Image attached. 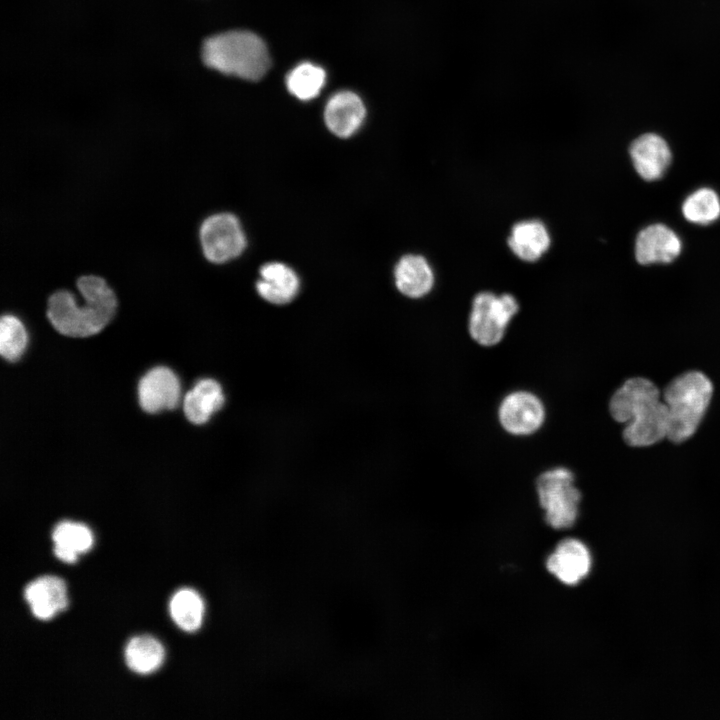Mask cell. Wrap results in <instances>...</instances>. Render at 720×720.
Returning <instances> with one entry per match:
<instances>
[{"label":"cell","instance_id":"cell-1","mask_svg":"<svg viewBox=\"0 0 720 720\" xmlns=\"http://www.w3.org/2000/svg\"><path fill=\"white\" fill-rule=\"evenodd\" d=\"M76 286L84 299L78 306L74 295L57 290L47 302V318L62 335L87 337L100 332L113 318L117 299L107 282L96 275H83Z\"/></svg>","mask_w":720,"mask_h":720},{"label":"cell","instance_id":"cell-2","mask_svg":"<svg viewBox=\"0 0 720 720\" xmlns=\"http://www.w3.org/2000/svg\"><path fill=\"white\" fill-rule=\"evenodd\" d=\"M715 385L700 369L685 370L662 387L669 418L667 440L681 444L700 429L713 401Z\"/></svg>","mask_w":720,"mask_h":720},{"label":"cell","instance_id":"cell-3","mask_svg":"<svg viewBox=\"0 0 720 720\" xmlns=\"http://www.w3.org/2000/svg\"><path fill=\"white\" fill-rule=\"evenodd\" d=\"M202 59L212 69L250 81L260 80L271 65L264 41L244 30L207 38L202 45Z\"/></svg>","mask_w":720,"mask_h":720},{"label":"cell","instance_id":"cell-4","mask_svg":"<svg viewBox=\"0 0 720 720\" xmlns=\"http://www.w3.org/2000/svg\"><path fill=\"white\" fill-rule=\"evenodd\" d=\"M536 488L546 523L558 530L571 528L577 520L581 501L573 473L564 467L548 470L538 477Z\"/></svg>","mask_w":720,"mask_h":720},{"label":"cell","instance_id":"cell-5","mask_svg":"<svg viewBox=\"0 0 720 720\" xmlns=\"http://www.w3.org/2000/svg\"><path fill=\"white\" fill-rule=\"evenodd\" d=\"M518 309L516 299L510 294L500 296L491 292L477 294L473 299L469 318L471 337L484 346L498 344Z\"/></svg>","mask_w":720,"mask_h":720},{"label":"cell","instance_id":"cell-6","mask_svg":"<svg viewBox=\"0 0 720 720\" xmlns=\"http://www.w3.org/2000/svg\"><path fill=\"white\" fill-rule=\"evenodd\" d=\"M204 257L215 264L238 257L246 247V237L237 217L217 213L207 217L199 230Z\"/></svg>","mask_w":720,"mask_h":720},{"label":"cell","instance_id":"cell-7","mask_svg":"<svg viewBox=\"0 0 720 720\" xmlns=\"http://www.w3.org/2000/svg\"><path fill=\"white\" fill-rule=\"evenodd\" d=\"M668 428L667 407L660 398L638 407L622 426L621 437L629 447H650L667 439Z\"/></svg>","mask_w":720,"mask_h":720},{"label":"cell","instance_id":"cell-8","mask_svg":"<svg viewBox=\"0 0 720 720\" xmlns=\"http://www.w3.org/2000/svg\"><path fill=\"white\" fill-rule=\"evenodd\" d=\"M498 415L506 431L514 435H528L540 428L545 411L537 396L530 392L517 391L503 399Z\"/></svg>","mask_w":720,"mask_h":720},{"label":"cell","instance_id":"cell-9","mask_svg":"<svg viewBox=\"0 0 720 720\" xmlns=\"http://www.w3.org/2000/svg\"><path fill=\"white\" fill-rule=\"evenodd\" d=\"M592 556L580 540L566 538L559 542L546 560V569L561 583L574 586L590 572Z\"/></svg>","mask_w":720,"mask_h":720},{"label":"cell","instance_id":"cell-10","mask_svg":"<svg viewBox=\"0 0 720 720\" xmlns=\"http://www.w3.org/2000/svg\"><path fill=\"white\" fill-rule=\"evenodd\" d=\"M657 398H662V389L655 381L642 375L630 376L611 394L608 412L615 423L623 426L637 407Z\"/></svg>","mask_w":720,"mask_h":720},{"label":"cell","instance_id":"cell-11","mask_svg":"<svg viewBox=\"0 0 720 720\" xmlns=\"http://www.w3.org/2000/svg\"><path fill=\"white\" fill-rule=\"evenodd\" d=\"M679 236L668 226L657 223L643 228L635 241V258L642 265L670 263L681 252Z\"/></svg>","mask_w":720,"mask_h":720},{"label":"cell","instance_id":"cell-12","mask_svg":"<svg viewBox=\"0 0 720 720\" xmlns=\"http://www.w3.org/2000/svg\"><path fill=\"white\" fill-rule=\"evenodd\" d=\"M180 385L176 375L166 367L149 370L139 381L138 398L148 413L173 409L179 400Z\"/></svg>","mask_w":720,"mask_h":720},{"label":"cell","instance_id":"cell-13","mask_svg":"<svg viewBox=\"0 0 720 720\" xmlns=\"http://www.w3.org/2000/svg\"><path fill=\"white\" fill-rule=\"evenodd\" d=\"M629 154L635 171L646 181L661 178L672 160L668 143L655 133L637 137L630 145Z\"/></svg>","mask_w":720,"mask_h":720},{"label":"cell","instance_id":"cell-14","mask_svg":"<svg viewBox=\"0 0 720 720\" xmlns=\"http://www.w3.org/2000/svg\"><path fill=\"white\" fill-rule=\"evenodd\" d=\"M365 112L364 104L358 95L351 91H342L327 102L324 120L334 135L346 138L360 128Z\"/></svg>","mask_w":720,"mask_h":720},{"label":"cell","instance_id":"cell-15","mask_svg":"<svg viewBox=\"0 0 720 720\" xmlns=\"http://www.w3.org/2000/svg\"><path fill=\"white\" fill-rule=\"evenodd\" d=\"M24 597L35 617L48 620L66 609L68 599L64 581L56 576H42L29 583Z\"/></svg>","mask_w":720,"mask_h":720},{"label":"cell","instance_id":"cell-16","mask_svg":"<svg viewBox=\"0 0 720 720\" xmlns=\"http://www.w3.org/2000/svg\"><path fill=\"white\" fill-rule=\"evenodd\" d=\"M260 276L256 289L258 294L269 303L287 304L298 293L299 279L296 273L283 263L271 262L263 265Z\"/></svg>","mask_w":720,"mask_h":720},{"label":"cell","instance_id":"cell-17","mask_svg":"<svg viewBox=\"0 0 720 720\" xmlns=\"http://www.w3.org/2000/svg\"><path fill=\"white\" fill-rule=\"evenodd\" d=\"M224 404L221 385L214 379L199 380L189 390L183 401L186 418L194 424H203Z\"/></svg>","mask_w":720,"mask_h":720},{"label":"cell","instance_id":"cell-18","mask_svg":"<svg viewBox=\"0 0 720 720\" xmlns=\"http://www.w3.org/2000/svg\"><path fill=\"white\" fill-rule=\"evenodd\" d=\"M394 276L397 289L411 298L426 295L434 283L433 271L427 260L420 255L403 256L395 267Z\"/></svg>","mask_w":720,"mask_h":720},{"label":"cell","instance_id":"cell-19","mask_svg":"<svg viewBox=\"0 0 720 720\" xmlns=\"http://www.w3.org/2000/svg\"><path fill=\"white\" fill-rule=\"evenodd\" d=\"M508 245L518 258L533 262L549 248L550 236L542 222L538 220L521 221L512 227Z\"/></svg>","mask_w":720,"mask_h":720},{"label":"cell","instance_id":"cell-20","mask_svg":"<svg viewBox=\"0 0 720 720\" xmlns=\"http://www.w3.org/2000/svg\"><path fill=\"white\" fill-rule=\"evenodd\" d=\"M55 555L64 562L75 563L78 554L87 552L93 544L90 529L81 523L62 521L52 532Z\"/></svg>","mask_w":720,"mask_h":720},{"label":"cell","instance_id":"cell-21","mask_svg":"<svg viewBox=\"0 0 720 720\" xmlns=\"http://www.w3.org/2000/svg\"><path fill=\"white\" fill-rule=\"evenodd\" d=\"M164 655L161 643L149 635L132 638L125 649L128 667L139 674L156 671L161 666Z\"/></svg>","mask_w":720,"mask_h":720},{"label":"cell","instance_id":"cell-22","mask_svg":"<svg viewBox=\"0 0 720 720\" xmlns=\"http://www.w3.org/2000/svg\"><path fill=\"white\" fill-rule=\"evenodd\" d=\"M204 603L200 595L192 589H181L170 601V613L174 622L184 631L199 629L204 614Z\"/></svg>","mask_w":720,"mask_h":720},{"label":"cell","instance_id":"cell-23","mask_svg":"<svg viewBox=\"0 0 720 720\" xmlns=\"http://www.w3.org/2000/svg\"><path fill=\"white\" fill-rule=\"evenodd\" d=\"M682 214L691 223L711 224L720 217V198L711 188H699L684 200Z\"/></svg>","mask_w":720,"mask_h":720},{"label":"cell","instance_id":"cell-24","mask_svg":"<svg viewBox=\"0 0 720 720\" xmlns=\"http://www.w3.org/2000/svg\"><path fill=\"white\" fill-rule=\"evenodd\" d=\"M325 71L312 63H301L286 78L288 91L300 100H311L316 97L324 83Z\"/></svg>","mask_w":720,"mask_h":720},{"label":"cell","instance_id":"cell-25","mask_svg":"<svg viewBox=\"0 0 720 720\" xmlns=\"http://www.w3.org/2000/svg\"><path fill=\"white\" fill-rule=\"evenodd\" d=\"M27 334L22 322L11 314L0 319V354L8 361H16L23 354Z\"/></svg>","mask_w":720,"mask_h":720}]
</instances>
